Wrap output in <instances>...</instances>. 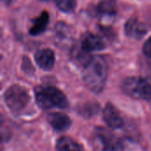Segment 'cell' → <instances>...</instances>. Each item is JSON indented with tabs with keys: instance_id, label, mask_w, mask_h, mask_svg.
<instances>
[{
	"instance_id": "6da1fadb",
	"label": "cell",
	"mask_w": 151,
	"mask_h": 151,
	"mask_svg": "<svg viewBox=\"0 0 151 151\" xmlns=\"http://www.w3.org/2000/svg\"><path fill=\"white\" fill-rule=\"evenodd\" d=\"M108 77V68L105 60L99 56L92 57L85 64L82 78L85 85L93 92L104 90Z\"/></svg>"
},
{
	"instance_id": "7a4b0ae2",
	"label": "cell",
	"mask_w": 151,
	"mask_h": 151,
	"mask_svg": "<svg viewBox=\"0 0 151 151\" xmlns=\"http://www.w3.org/2000/svg\"><path fill=\"white\" fill-rule=\"evenodd\" d=\"M35 101L38 106L44 110L59 108L65 109L68 100L65 95L53 86H38L35 88Z\"/></svg>"
},
{
	"instance_id": "3957f363",
	"label": "cell",
	"mask_w": 151,
	"mask_h": 151,
	"mask_svg": "<svg viewBox=\"0 0 151 151\" xmlns=\"http://www.w3.org/2000/svg\"><path fill=\"white\" fill-rule=\"evenodd\" d=\"M123 91L138 100L151 101V84L142 77H128L122 83Z\"/></svg>"
},
{
	"instance_id": "277c9868",
	"label": "cell",
	"mask_w": 151,
	"mask_h": 151,
	"mask_svg": "<svg viewBox=\"0 0 151 151\" xmlns=\"http://www.w3.org/2000/svg\"><path fill=\"white\" fill-rule=\"evenodd\" d=\"M4 98L7 107L15 114L20 113L27 106L30 101L27 90L19 85L9 87L4 95Z\"/></svg>"
},
{
	"instance_id": "5b68a950",
	"label": "cell",
	"mask_w": 151,
	"mask_h": 151,
	"mask_svg": "<svg viewBox=\"0 0 151 151\" xmlns=\"http://www.w3.org/2000/svg\"><path fill=\"white\" fill-rule=\"evenodd\" d=\"M96 135L104 151H120L122 144L120 141L110 131L105 128L98 127L96 130Z\"/></svg>"
},
{
	"instance_id": "8992f818",
	"label": "cell",
	"mask_w": 151,
	"mask_h": 151,
	"mask_svg": "<svg viewBox=\"0 0 151 151\" xmlns=\"http://www.w3.org/2000/svg\"><path fill=\"white\" fill-rule=\"evenodd\" d=\"M103 118L104 122L112 129H119L124 125V121L120 116V113L111 103H108L105 105L103 111Z\"/></svg>"
},
{
	"instance_id": "52a82bcc",
	"label": "cell",
	"mask_w": 151,
	"mask_h": 151,
	"mask_svg": "<svg viewBox=\"0 0 151 151\" xmlns=\"http://www.w3.org/2000/svg\"><path fill=\"white\" fill-rule=\"evenodd\" d=\"M35 59L40 68L50 71L55 64V54L50 49L39 50L35 54Z\"/></svg>"
},
{
	"instance_id": "ba28073f",
	"label": "cell",
	"mask_w": 151,
	"mask_h": 151,
	"mask_svg": "<svg viewBox=\"0 0 151 151\" xmlns=\"http://www.w3.org/2000/svg\"><path fill=\"white\" fill-rule=\"evenodd\" d=\"M48 121L51 127L58 132H64L71 126L69 117L62 112H52L48 115Z\"/></svg>"
},
{
	"instance_id": "9c48e42d",
	"label": "cell",
	"mask_w": 151,
	"mask_h": 151,
	"mask_svg": "<svg viewBox=\"0 0 151 151\" xmlns=\"http://www.w3.org/2000/svg\"><path fill=\"white\" fill-rule=\"evenodd\" d=\"M105 47L104 41L94 34L88 33L83 35L81 40V49L86 52L101 50Z\"/></svg>"
},
{
	"instance_id": "30bf717a",
	"label": "cell",
	"mask_w": 151,
	"mask_h": 151,
	"mask_svg": "<svg viewBox=\"0 0 151 151\" xmlns=\"http://www.w3.org/2000/svg\"><path fill=\"white\" fill-rule=\"evenodd\" d=\"M147 32V28L136 18L129 19L125 25V33L127 36L135 39L142 38Z\"/></svg>"
},
{
	"instance_id": "8fae6325",
	"label": "cell",
	"mask_w": 151,
	"mask_h": 151,
	"mask_svg": "<svg viewBox=\"0 0 151 151\" xmlns=\"http://www.w3.org/2000/svg\"><path fill=\"white\" fill-rule=\"evenodd\" d=\"M49 20H50L49 13L46 11H43L37 18H35L33 20L32 25L29 28V34L34 36L41 35L47 28Z\"/></svg>"
},
{
	"instance_id": "7c38bea8",
	"label": "cell",
	"mask_w": 151,
	"mask_h": 151,
	"mask_svg": "<svg viewBox=\"0 0 151 151\" xmlns=\"http://www.w3.org/2000/svg\"><path fill=\"white\" fill-rule=\"evenodd\" d=\"M58 151H81V146L72 138L67 136L60 137L56 145Z\"/></svg>"
},
{
	"instance_id": "4fadbf2b",
	"label": "cell",
	"mask_w": 151,
	"mask_h": 151,
	"mask_svg": "<svg viewBox=\"0 0 151 151\" xmlns=\"http://www.w3.org/2000/svg\"><path fill=\"white\" fill-rule=\"evenodd\" d=\"M117 5L115 0H102L96 6V12L101 15L114 16Z\"/></svg>"
},
{
	"instance_id": "5bb4252c",
	"label": "cell",
	"mask_w": 151,
	"mask_h": 151,
	"mask_svg": "<svg viewBox=\"0 0 151 151\" xmlns=\"http://www.w3.org/2000/svg\"><path fill=\"white\" fill-rule=\"evenodd\" d=\"M100 110V105L97 103L89 102L87 104H84L79 110V112L81 115H82L85 118H90L94 115H96Z\"/></svg>"
},
{
	"instance_id": "9a60e30c",
	"label": "cell",
	"mask_w": 151,
	"mask_h": 151,
	"mask_svg": "<svg viewBox=\"0 0 151 151\" xmlns=\"http://www.w3.org/2000/svg\"><path fill=\"white\" fill-rule=\"evenodd\" d=\"M57 6L63 12H72L76 7V0H55Z\"/></svg>"
},
{
	"instance_id": "2e32d148",
	"label": "cell",
	"mask_w": 151,
	"mask_h": 151,
	"mask_svg": "<svg viewBox=\"0 0 151 151\" xmlns=\"http://www.w3.org/2000/svg\"><path fill=\"white\" fill-rule=\"evenodd\" d=\"M143 53L151 61V36L145 42L143 45Z\"/></svg>"
},
{
	"instance_id": "e0dca14e",
	"label": "cell",
	"mask_w": 151,
	"mask_h": 151,
	"mask_svg": "<svg viewBox=\"0 0 151 151\" xmlns=\"http://www.w3.org/2000/svg\"><path fill=\"white\" fill-rule=\"evenodd\" d=\"M4 1V3L7 5V4H12L14 0H3Z\"/></svg>"
},
{
	"instance_id": "ac0fdd59",
	"label": "cell",
	"mask_w": 151,
	"mask_h": 151,
	"mask_svg": "<svg viewBox=\"0 0 151 151\" xmlns=\"http://www.w3.org/2000/svg\"><path fill=\"white\" fill-rule=\"evenodd\" d=\"M39 1H47V0H39Z\"/></svg>"
}]
</instances>
